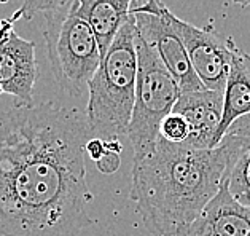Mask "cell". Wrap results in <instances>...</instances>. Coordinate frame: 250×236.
<instances>
[{
  "instance_id": "5b68a950",
  "label": "cell",
  "mask_w": 250,
  "mask_h": 236,
  "mask_svg": "<svg viewBox=\"0 0 250 236\" xmlns=\"http://www.w3.org/2000/svg\"><path fill=\"white\" fill-rule=\"evenodd\" d=\"M139 74L136 102L127 137L132 144L134 161L151 153L160 141L163 120L172 113L182 91L172 74L142 37L136 32Z\"/></svg>"
},
{
  "instance_id": "277c9868",
  "label": "cell",
  "mask_w": 250,
  "mask_h": 236,
  "mask_svg": "<svg viewBox=\"0 0 250 236\" xmlns=\"http://www.w3.org/2000/svg\"><path fill=\"white\" fill-rule=\"evenodd\" d=\"M43 15V39L54 80L62 91L80 98L102 63L96 34L77 0Z\"/></svg>"
},
{
  "instance_id": "5bb4252c",
  "label": "cell",
  "mask_w": 250,
  "mask_h": 236,
  "mask_svg": "<svg viewBox=\"0 0 250 236\" xmlns=\"http://www.w3.org/2000/svg\"><path fill=\"white\" fill-rule=\"evenodd\" d=\"M160 136L170 144H187L190 139V125L179 113H170L163 120Z\"/></svg>"
},
{
  "instance_id": "8fae6325",
  "label": "cell",
  "mask_w": 250,
  "mask_h": 236,
  "mask_svg": "<svg viewBox=\"0 0 250 236\" xmlns=\"http://www.w3.org/2000/svg\"><path fill=\"white\" fill-rule=\"evenodd\" d=\"M222 141L228 147L223 180L231 196L250 208V117L237 120Z\"/></svg>"
},
{
  "instance_id": "e0dca14e",
  "label": "cell",
  "mask_w": 250,
  "mask_h": 236,
  "mask_svg": "<svg viewBox=\"0 0 250 236\" xmlns=\"http://www.w3.org/2000/svg\"><path fill=\"white\" fill-rule=\"evenodd\" d=\"M97 168H99V171L104 172V174H112L115 172L117 169L120 168L121 165V160H120V153H113L108 150V153L104 156L102 160H99L96 163Z\"/></svg>"
},
{
  "instance_id": "3957f363",
  "label": "cell",
  "mask_w": 250,
  "mask_h": 236,
  "mask_svg": "<svg viewBox=\"0 0 250 236\" xmlns=\"http://www.w3.org/2000/svg\"><path fill=\"white\" fill-rule=\"evenodd\" d=\"M139 58L131 18L117 34L88 86L86 120L94 136L118 139L127 134L136 102Z\"/></svg>"
},
{
  "instance_id": "30bf717a",
  "label": "cell",
  "mask_w": 250,
  "mask_h": 236,
  "mask_svg": "<svg viewBox=\"0 0 250 236\" xmlns=\"http://www.w3.org/2000/svg\"><path fill=\"white\" fill-rule=\"evenodd\" d=\"M223 93L203 89L180 96L174 113L182 115L190 125V139L185 145L194 149H213V141L223 118Z\"/></svg>"
},
{
  "instance_id": "ac0fdd59",
  "label": "cell",
  "mask_w": 250,
  "mask_h": 236,
  "mask_svg": "<svg viewBox=\"0 0 250 236\" xmlns=\"http://www.w3.org/2000/svg\"><path fill=\"white\" fill-rule=\"evenodd\" d=\"M231 2H234L237 5H242V7H249L250 5V0H231Z\"/></svg>"
},
{
  "instance_id": "8992f818",
  "label": "cell",
  "mask_w": 250,
  "mask_h": 236,
  "mask_svg": "<svg viewBox=\"0 0 250 236\" xmlns=\"http://www.w3.org/2000/svg\"><path fill=\"white\" fill-rule=\"evenodd\" d=\"M132 18L139 37L158 53L179 83L182 94L206 89L193 69L184 42L172 26L170 11L161 0H147L132 11Z\"/></svg>"
},
{
  "instance_id": "9a60e30c",
  "label": "cell",
  "mask_w": 250,
  "mask_h": 236,
  "mask_svg": "<svg viewBox=\"0 0 250 236\" xmlns=\"http://www.w3.org/2000/svg\"><path fill=\"white\" fill-rule=\"evenodd\" d=\"M72 0H22L21 8L15 13V20L18 16L24 18V20H30L37 13H48V11H54L65 7Z\"/></svg>"
},
{
  "instance_id": "7c38bea8",
  "label": "cell",
  "mask_w": 250,
  "mask_h": 236,
  "mask_svg": "<svg viewBox=\"0 0 250 236\" xmlns=\"http://www.w3.org/2000/svg\"><path fill=\"white\" fill-rule=\"evenodd\" d=\"M223 118L215 134L213 149L222 142L237 120L250 117V54L242 51L233 42V61L223 93Z\"/></svg>"
},
{
  "instance_id": "9c48e42d",
  "label": "cell",
  "mask_w": 250,
  "mask_h": 236,
  "mask_svg": "<svg viewBox=\"0 0 250 236\" xmlns=\"http://www.w3.org/2000/svg\"><path fill=\"white\" fill-rule=\"evenodd\" d=\"M182 236H250V208L231 196L222 179L218 193Z\"/></svg>"
},
{
  "instance_id": "4fadbf2b",
  "label": "cell",
  "mask_w": 250,
  "mask_h": 236,
  "mask_svg": "<svg viewBox=\"0 0 250 236\" xmlns=\"http://www.w3.org/2000/svg\"><path fill=\"white\" fill-rule=\"evenodd\" d=\"M145 2L147 0H77L99 42L102 59L121 27L132 18V11Z\"/></svg>"
},
{
  "instance_id": "2e32d148",
  "label": "cell",
  "mask_w": 250,
  "mask_h": 236,
  "mask_svg": "<svg viewBox=\"0 0 250 236\" xmlns=\"http://www.w3.org/2000/svg\"><path fill=\"white\" fill-rule=\"evenodd\" d=\"M108 153V147H107V141L105 139H102V137H91L88 144H86V155H88V158L91 160H94L96 163L102 160L104 156H105Z\"/></svg>"
},
{
  "instance_id": "6da1fadb",
  "label": "cell",
  "mask_w": 250,
  "mask_h": 236,
  "mask_svg": "<svg viewBox=\"0 0 250 236\" xmlns=\"http://www.w3.org/2000/svg\"><path fill=\"white\" fill-rule=\"evenodd\" d=\"M86 113L53 102L0 110V235L77 236L93 219Z\"/></svg>"
},
{
  "instance_id": "52a82bcc",
  "label": "cell",
  "mask_w": 250,
  "mask_h": 236,
  "mask_svg": "<svg viewBox=\"0 0 250 236\" xmlns=\"http://www.w3.org/2000/svg\"><path fill=\"white\" fill-rule=\"evenodd\" d=\"M170 21L184 42L193 69L204 88L225 93L233 61L234 40L231 37L225 40L215 32L182 21L174 13H170Z\"/></svg>"
},
{
  "instance_id": "ba28073f",
  "label": "cell",
  "mask_w": 250,
  "mask_h": 236,
  "mask_svg": "<svg viewBox=\"0 0 250 236\" xmlns=\"http://www.w3.org/2000/svg\"><path fill=\"white\" fill-rule=\"evenodd\" d=\"M37 77L35 43L11 32L0 42V96H13L20 106L34 104Z\"/></svg>"
},
{
  "instance_id": "7a4b0ae2",
  "label": "cell",
  "mask_w": 250,
  "mask_h": 236,
  "mask_svg": "<svg viewBox=\"0 0 250 236\" xmlns=\"http://www.w3.org/2000/svg\"><path fill=\"white\" fill-rule=\"evenodd\" d=\"M228 163L223 141L194 149L160 137L155 150L132 165L131 198L155 236H182L220 190Z\"/></svg>"
}]
</instances>
